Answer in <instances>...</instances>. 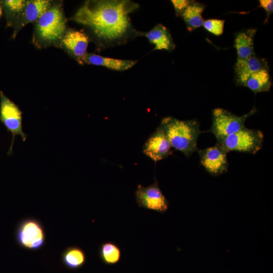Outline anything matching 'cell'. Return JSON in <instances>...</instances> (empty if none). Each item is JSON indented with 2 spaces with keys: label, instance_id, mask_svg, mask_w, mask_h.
Returning a JSON list of instances; mask_svg holds the SVG:
<instances>
[{
  "label": "cell",
  "instance_id": "11",
  "mask_svg": "<svg viewBox=\"0 0 273 273\" xmlns=\"http://www.w3.org/2000/svg\"><path fill=\"white\" fill-rule=\"evenodd\" d=\"M65 50L79 63L86 54L89 43L88 36L82 30H66L60 41Z\"/></svg>",
  "mask_w": 273,
  "mask_h": 273
},
{
  "label": "cell",
  "instance_id": "4",
  "mask_svg": "<svg viewBox=\"0 0 273 273\" xmlns=\"http://www.w3.org/2000/svg\"><path fill=\"white\" fill-rule=\"evenodd\" d=\"M264 135L259 130L245 127L241 130L217 141L226 153L231 151L255 154L262 146Z\"/></svg>",
  "mask_w": 273,
  "mask_h": 273
},
{
  "label": "cell",
  "instance_id": "2",
  "mask_svg": "<svg viewBox=\"0 0 273 273\" xmlns=\"http://www.w3.org/2000/svg\"><path fill=\"white\" fill-rule=\"evenodd\" d=\"M160 125L172 147L189 157L197 151V142L201 132L195 120L182 121L172 117L162 119Z\"/></svg>",
  "mask_w": 273,
  "mask_h": 273
},
{
  "label": "cell",
  "instance_id": "22",
  "mask_svg": "<svg viewBox=\"0 0 273 273\" xmlns=\"http://www.w3.org/2000/svg\"><path fill=\"white\" fill-rule=\"evenodd\" d=\"M225 21L218 19H210L204 21L203 26L210 33L220 36L223 32Z\"/></svg>",
  "mask_w": 273,
  "mask_h": 273
},
{
  "label": "cell",
  "instance_id": "25",
  "mask_svg": "<svg viewBox=\"0 0 273 273\" xmlns=\"http://www.w3.org/2000/svg\"><path fill=\"white\" fill-rule=\"evenodd\" d=\"M2 13H3V7L0 2V17L2 15Z\"/></svg>",
  "mask_w": 273,
  "mask_h": 273
},
{
  "label": "cell",
  "instance_id": "18",
  "mask_svg": "<svg viewBox=\"0 0 273 273\" xmlns=\"http://www.w3.org/2000/svg\"><path fill=\"white\" fill-rule=\"evenodd\" d=\"M271 85L268 68L260 70L252 74L247 80L244 86L254 93L268 92Z\"/></svg>",
  "mask_w": 273,
  "mask_h": 273
},
{
  "label": "cell",
  "instance_id": "20",
  "mask_svg": "<svg viewBox=\"0 0 273 273\" xmlns=\"http://www.w3.org/2000/svg\"><path fill=\"white\" fill-rule=\"evenodd\" d=\"M86 256L80 248L76 246L67 248L63 254V261L66 266L71 269L81 267L85 263Z\"/></svg>",
  "mask_w": 273,
  "mask_h": 273
},
{
  "label": "cell",
  "instance_id": "24",
  "mask_svg": "<svg viewBox=\"0 0 273 273\" xmlns=\"http://www.w3.org/2000/svg\"><path fill=\"white\" fill-rule=\"evenodd\" d=\"M259 7L262 8L266 12V19L264 23H266L270 15L273 12V1L272 0H259Z\"/></svg>",
  "mask_w": 273,
  "mask_h": 273
},
{
  "label": "cell",
  "instance_id": "15",
  "mask_svg": "<svg viewBox=\"0 0 273 273\" xmlns=\"http://www.w3.org/2000/svg\"><path fill=\"white\" fill-rule=\"evenodd\" d=\"M141 36H145L150 43L155 46L154 50H165L172 51L175 47L169 30L163 25L158 24L148 32H141Z\"/></svg>",
  "mask_w": 273,
  "mask_h": 273
},
{
  "label": "cell",
  "instance_id": "17",
  "mask_svg": "<svg viewBox=\"0 0 273 273\" xmlns=\"http://www.w3.org/2000/svg\"><path fill=\"white\" fill-rule=\"evenodd\" d=\"M205 6L192 1L181 15L189 31H193L202 26L204 22L202 13Z\"/></svg>",
  "mask_w": 273,
  "mask_h": 273
},
{
  "label": "cell",
  "instance_id": "21",
  "mask_svg": "<svg viewBox=\"0 0 273 273\" xmlns=\"http://www.w3.org/2000/svg\"><path fill=\"white\" fill-rule=\"evenodd\" d=\"M99 256L102 261L109 265L115 264L121 258V250L115 243L106 242L102 243L99 249Z\"/></svg>",
  "mask_w": 273,
  "mask_h": 273
},
{
  "label": "cell",
  "instance_id": "5",
  "mask_svg": "<svg viewBox=\"0 0 273 273\" xmlns=\"http://www.w3.org/2000/svg\"><path fill=\"white\" fill-rule=\"evenodd\" d=\"M255 108L249 113L239 116L222 108H216L212 111V124L209 131L217 141L237 132L245 127V122L256 112Z\"/></svg>",
  "mask_w": 273,
  "mask_h": 273
},
{
  "label": "cell",
  "instance_id": "6",
  "mask_svg": "<svg viewBox=\"0 0 273 273\" xmlns=\"http://www.w3.org/2000/svg\"><path fill=\"white\" fill-rule=\"evenodd\" d=\"M0 121L12 134V142L8 151V154L10 155L13 152L15 136L19 135L25 141L27 135L22 129L21 111L2 91H0Z\"/></svg>",
  "mask_w": 273,
  "mask_h": 273
},
{
  "label": "cell",
  "instance_id": "3",
  "mask_svg": "<svg viewBox=\"0 0 273 273\" xmlns=\"http://www.w3.org/2000/svg\"><path fill=\"white\" fill-rule=\"evenodd\" d=\"M66 31V19L59 4L52 5L37 21L35 39L40 44L50 45L61 40Z\"/></svg>",
  "mask_w": 273,
  "mask_h": 273
},
{
  "label": "cell",
  "instance_id": "7",
  "mask_svg": "<svg viewBox=\"0 0 273 273\" xmlns=\"http://www.w3.org/2000/svg\"><path fill=\"white\" fill-rule=\"evenodd\" d=\"M135 195L140 207L161 213H165L168 209L169 201L163 195L155 178V182L148 187L138 185Z\"/></svg>",
  "mask_w": 273,
  "mask_h": 273
},
{
  "label": "cell",
  "instance_id": "12",
  "mask_svg": "<svg viewBox=\"0 0 273 273\" xmlns=\"http://www.w3.org/2000/svg\"><path fill=\"white\" fill-rule=\"evenodd\" d=\"M52 6L48 0H31L26 1L22 14L15 26L12 34L15 38L18 32L27 24L37 21L42 15Z\"/></svg>",
  "mask_w": 273,
  "mask_h": 273
},
{
  "label": "cell",
  "instance_id": "16",
  "mask_svg": "<svg viewBox=\"0 0 273 273\" xmlns=\"http://www.w3.org/2000/svg\"><path fill=\"white\" fill-rule=\"evenodd\" d=\"M256 29H248L235 34L234 47L237 54V60H244L255 54L254 39Z\"/></svg>",
  "mask_w": 273,
  "mask_h": 273
},
{
  "label": "cell",
  "instance_id": "23",
  "mask_svg": "<svg viewBox=\"0 0 273 273\" xmlns=\"http://www.w3.org/2000/svg\"><path fill=\"white\" fill-rule=\"evenodd\" d=\"M189 0H172L171 3L174 7L175 14L177 17H180L184 11L192 3Z\"/></svg>",
  "mask_w": 273,
  "mask_h": 273
},
{
  "label": "cell",
  "instance_id": "19",
  "mask_svg": "<svg viewBox=\"0 0 273 273\" xmlns=\"http://www.w3.org/2000/svg\"><path fill=\"white\" fill-rule=\"evenodd\" d=\"M5 11L7 26L14 27L18 21L25 6L23 0H5L1 2Z\"/></svg>",
  "mask_w": 273,
  "mask_h": 273
},
{
  "label": "cell",
  "instance_id": "10",
  "mask_svg": "<svg viewBox=\"0 0 273 273\" xmlns=\"http://www.w3.org/2000/svg\"><path fill=\"white\" fill-rule=\"evenodd\" d=\"M171 146L162 127L159 126L147 139L143 153L155 162L167 158L172 151Z\"/></svg>",
  "mask_w": 273,
  "mask_h": 273
},
{
  "label": "cell",
  "instance_id": "9",
  "mask_svg": "<svg viewBox=\"0 0 273 273\" xmlns=\"http://www.w3.org/2000/svg\"><path fill=\"white\" fill-rule=\"evenodd\" d=\"M200 162L205 170L213 176L228 171L227 153L218 145L202 150H198Z\"/></svg>",
  "mask_w": 273,
  "mask_h": 273
},
{
  "label": "cell",
  "instance_id": "1",
  "mask_svg": "<svg viewBox=\"0 0 273 273\" xmlns=\"http://www.w3.org/2000/svg\"><path fill=\"white\" fill-rule=\"evenodd\" d=\"M139 7L128 0L87 1L71 19L86 27L98 49L102 50L141 36V32L134 27L130 17Z\"/></svg>",
  "mask_w": 273,
  "mask_h": 273
},
{
  "label": "cell",
  "instance_id": "14",
  "mask_svg": "<svg viewBox=\"0 0 273 273\" xmlns=\"http://www.w3.org/2000/svg\"><path fill=\"white\" fill-rule=\"evenodd\" d=\"M137 62L136 60L119 59L86 53L82 59L81 64L102 66L115 71H123L131 68Z\"/></svg>",
  "mask_w": 273,
  "mask_h": 273
},
{
  "label": "cell",
  "instance_id": "13",
  "mask_svg": "<svg viewBox=\"0 0 273 273\" xmlns=\"http://www.w3.org/2000/svg\"><path fill=\"white\" fill-rule=\"evenodd\" d=\"M267 61L255 54L244 60H237L234 66L236 83L244 86L248 78L254 73L267 68Z\"/></svg>",
  "mask_w": 273,
  "mask_h": 273
},
{
  "label": "cell",
  "instance_id": "8",
  "mask_svg": "<svg viewBox=\"0 0 273 273\" xmlns=\"http://www.w3.org/2000/svg\"><path fill=\"white\" fill-rule=\"evenodd\" d=\"M16 237L20 245L32 250L41 248L45 240L42 226L39 222L33 219L25 220L19 225Z\"/></svg>",
  "mask_w": 273,
  "mask_h": 273
}]
</instances>
